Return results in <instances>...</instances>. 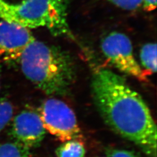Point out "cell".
I'll use <instances>...</instances> for the list:
<instances>
[{"label":"cell","instance_id":"obj_8","mask_svg":"<svg viewBox=\"0 0 157 157\" xmlns=\"http://www.w3.org/2000/svg\"><path fill=\"white\" fill-rule=\"evenodd\" d=\"M85 153L84 144L78 140L63 142L56 150L57 157H85Z\"/></svg>","mask_w":157,"mask_h":157},{"label":"cell","instance_id":"obj_11","mask_svg":"<svg viewBox=\"0 0 157 157\" xmlns=\"http://www.w3.org/2000/svg\"><path fill=\"white\" fill-rule=\"evenodd\" d=\"M13 115L11 103L6 98L0 100V132L11 121Z\"/></svg>","mask_w":157,"mask_h":157},{"label":"cell","instance_id":"obj_15","mask_svg":"<svg viewBox=\"0 0 157 157\" xmlns=\"http://www.w3.org/2000/svg\"><path fill=\"white\" fill-rule=\"evenodd\" d=\"M1 73H2V64L0 63V86H1Z\"/></svg>","mask_w":157,"mask_h":157},{"label":"cell","instance_id":"obj_9","mask_svg":"<svg viewBox=\"0 0 157 157\" xmlns=\"http://www.w3.org/2000/svg\"><path fill=\"white\" fill-rule=\"evenodd\" d=\"M140 57L141 65L148 73H155L156 71V45L147 43L142 47Z\"/></svg>","mask_w":157,"mask_h":157},{"label":"cell","instance_id":"obj_4","mask_svg":"<svg viewBox=\"0 0 157 157\" xmlns=\"http://www.w3.org/2000/svg\"><path fill=\"white\" fill-rule=\"evenodd\" d=\"M38 112L45 130L63 143L81 137L76 116L66 103L50 98L42 103Z\"/></svg>","mask_w":157,"mask_h":157},{"label":"cell","instance_id":"obj_13","mask_svg":"<svg viewBox=\"0 0 157 157\" xmlns=\"http://www.w3.org/2000/svg\"><path fill=\"white\" fill-rule=\"evenodd\" d=\"M107 157H140L133 151L124 149H109L107 151Z\"/></svg>","mask_w":157,"mask_h":157},{"label":"cell","instance_id":"obj_5","mask_svg":"<svg viewBox=\"0 0 157 157\" xmlns=\"http://www.w3.org/2000/svg\"><path fill=\"white\" fill-rule=\"evenodd\" d=\"M101 48L105 58L119 71L140 81H147V73L136 60L131 41L125 34L109 33L102 39Z\"/></svg>","mask_w":157,"mask_h":157},{"label":"cell","instance_id":"obj_6","mask_svg":"<svg viewBox=\"0 0 157 157\" xmlns=\"http://www.w3.org/2000/svg\"><path fill=\"white\" fill-rule=\"evenodd\" d=\"M46 134L39 112L24 109L14 118L11 135L15 141L29 149L40 145Z\"/></svg>","mask_w":157,"mask_h":157},{"label":"cell","instance_id":"obj_14","mask_svg":"<svg viewBox=\"0 0 157 157\" xmlns=\"http://www.w3.org/2000/svg\"><path fill=\"white\" fill-rule=\"evenodd\" d=\"M145 11H153L156 7V0H142V6Z\"/></svg>","mask_w":157,"mask_h":157},{"label":"cell","instance_id":"obj_10","mask_svg":"<svg viewBox=\"0 0 157 157\" xmlns=\"http://www.w3.org/2000/svg\"><path fill=\"white\" fill-rule=\"evenodd\" d=\"M29 149L15 141L0 144V157H29Z\"/></svg>","mask_w":157,"mask_h":157},{"label":"cell","instance_id":"obj_7","mask_svg":"<svg viewBox=\"0 0 157 157\" xmlns=\"http://www.w3.org/2000/svg\"><path fill=\"white\" fill-rule=\"evenodd\" d=\"M35 40L29 28L0 19V52L18 61L21 54Z\"/></svg>","mask_w":157,"mask_h":157},{"label":"cell","instance_id":"obj_3","mask_svg":"<svg viewBox=\"0 0 157 157\" xmlns=\"http://www.w3.org/2000/svg\"><path fill=\"white\" fill-rule=\"evenodd\" d=\"M0 19L29 29L45 27L54 36L70 33L66 0H0Z\"/></svg>","mask_w":157,"mask_h":157},{"label":"cell","instance_id":"obj_1","mask_svg":"<svg viewBox=\"0 0 157 157\" xmlns=\"http://www.w3.org/2000/svg\"><path fill=\"white\" fill-rule=\"evenodd\" d=\"M92 92L105 123L145 153L156 157V123L145 101L124 78L111 70L101 69L93 77Z\"/></svg>","mask_w":157,"mask_h":157},{"label":"cell","instance_id":"obj_12","mask_svg":"<svg viewBox=\"0 0 157 157\" xmlns=\"http://www.w3.org/2000/svg\"><path fill=\"white\" fill-rule=\"evenodd\" d=\"M115 6L122 9L132 11L142 6V0H108Z\"/></svg>","mask_w":157,"mask_h":157},{"label":"cell","instance_id":"obj_2","mask_svg":"<svg viewBox=\"0 0 157 157\" xmlns=\"http://www.w3.org/2000/svg\"><path fill=\"white\" fill-rule=\"evenodd\" d=\"M28 79L48 95H64L73 83L75 69L69 54L36 39L17 61Z\"/></svg>","mask_w":157,"mask_h":157}]
</instances>
